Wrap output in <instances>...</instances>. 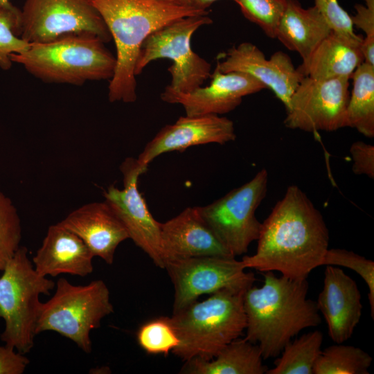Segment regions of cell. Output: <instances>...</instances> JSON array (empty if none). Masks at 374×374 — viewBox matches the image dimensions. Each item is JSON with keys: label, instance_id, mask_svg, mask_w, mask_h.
<instances>
[{"label": "cell", "instance_id": "obj_32", "mask_svg": "<svg viewBox=\"0 0 374 374\" xmlns=\"http://www.w3.org/2000/svg\"><path fill=\"white\" fill-rule=\"evenodd\" d=\"M314 6L333 33L348 43L360 47L363 37L355 33L351 17L339 5L338 0H314Z\"/></svg>", "mask_w": 374, "mask_h": 374}, {"label": "cell", "instance_id": "obj_33", "mask_svg": "<svg viewBox=\"0 0 374 374\" xmlns=\"http://www.w3.org/2000/svg\"><path fill=\"white\" fill-rule=\"evenodd\" d=\"M353 172L374 178V146L364 141L354 142L350 148Z\"/></svg>", "mask_w": 374, "mask_h": 374}, {"label": "cell", "instance_id": "obj_3", "mask_svg": "<svg viewBox=\"0 0 374 374\" xmlns=\"http://www.w3.org/2000/svg\"><path fill=\"white\" fill-rule=\"evenodd\" d=\"M90 1L103 18L116 45V68L108 87V99L111 103L136 101L135 65L141 45L148 36L179 18L208 14L206 10L154 0Z\"/></svg>", "mask_w": 374, "mask_h": 374}, {"label": "cell", "instance_id": "obj_22", "mask_svg": "<svg viewBox=\"0 0 374 374\" xmlns=\"http://www.w3.org/2000/svg\"><path fill=\"white\" fill-rule=\"evenodd\" d=\"M364 61L360 47L332 32L297 69L304 76L315 80L350 79L354 71Z\"/></svg>", "mask_w": 374, "mask_h": 374}, {"label": "cell", "instance_id": "obj_10", "mask_svg": "<svg viewBox=\"0 0 374 374\" xmlns=\"http://www.w3.org/2000/svg\"><path fill=\"white\" fill-rule=\"evenodd\" d=\"M20 10L19 37L29 44L82 33L95 35L105 43L112 39L90 0H26Z\"/></svg>", "mask_w": 374, "mask_h": 374}, {"label": "cell", "instance_id": "obj_20", "mask_svg": "<svg viewBox=\"0 0 374 374\" xmlns=\"http://www.w3.org/2000/svg\"><path fill=\"white\" fill-rule=\"evenodd\" d=\"M93 255L84 242L60 222L48 227L32 262L41 276L85 277L93 271Z\"/></svg>", "mask_w": 374, "mask_h": 374}, {"label": "cell", "instance_id": "obj_11", "mask_svg": "<svg viewBox=\"0 0 374 374\" xmlns=\"http://www.w3.org/2000/svg\"><path fill=\"white\" fill-rule=\"evenodd\" d=\"M166 269L174 285L173 312L224 288L247 290L256 280L235 257L201 256L169 261Z\"/></svg>", "mask_w": 374, "mask_h": 374}, {"label": "cell", "instance_id": "obj_24", "mask_svg": "<svg viewBox=\"0 0 374 374\" xmlns=\"http://www.w3.org/2000/svg\"><path fill=\"white\" fill-rule=\"evenodd\" d=\"M353 88L346 111V127L374 137V65L363 62L353 73Z\"/></svg>", "mask_w": 374, "mask_h": 374}, {"label": "cell", "instance_id": "obj_28", "mask_svg": "<svg viewBox=\"0 0 374 374\" xmlns=\"http://www.w3.org/2000/svg\"><path fill=\"white\" fill-rule=\"evenodd\" d=\"M21 224L17 208L0 189V272L19 249Z\"/></svg>", "mask_w": 374, "mask_h": 374}, {"label": "cell", "instance_id": "obj_1", "mask_svg": "<svg viewBox=\"0 0 374 374\" xmlns=\"http://www.w3.org/2000/svg\"><path fill=\"white\" fill-rule=\"evenodd\" d=\"M256 251L244 256L245 269L278 271L294 280L307 279L321 266L329 231L320 211L297 186H290L262 223Z\"/></svg>", "mask_w": 374, "mask_h": 374}, {"label": "cell", "instance_id": "obj_13", "mask_svg": "<svg viewBox=\"0 0 374 374\" xmlns=\"http://www.w3.org/2000/svg\"><path fill=\"white\" fill-rule=\"evenodd\" d=\"M120 170L123 187L109 186L103 193L105 201L124 224L129 238L157 267L164 269L161 223L154 218L138 188L139 177L147 170L132 157L125 159Z\"/></svg>", "mask_w": 374, "mask_h": 374}, {"label": "cell", "instance_id": "obj_37", "mask_svg": "<svg viewBox=\"0 0 374 374\" xmlns=\"http://www.w3.org/2000/svg\"><path fill=\"white\" fill-rule=\"evenodd\" d=\"M10 3V0H0V7L6 6Z\"/></svg>", "mask_w": 374, "mask_h": 374}, {"label": "cell", "instance_id": "obj_18", "mask_svg": "<svg viewBox=\"0 0 374 374\" xmlns=\"http://www.w3.org/2000/svg\"><path fill=\"white\" fill-rule=\"evenodd\" d=\"M161 246L166 262L201 256L234 257L202 217L199 207H188L161 223Z\"/></svg>", "mask_w": 374, "mask_h": 374}, {"label": "cell", "instance_id": "obj_17", "mask_svg": "<svg viewBox=\"0 0 374 374\" xmlns=\"http://www.w3.org/2000/svg\"><path fill=\"white\" fill-rule=\"evenodd\" d=\"M361 300L356 282L338 267L326 265L323 290L316 302L335 344L344 343L353 334L362 317Z\"/></svg>", "mask_w": 374, "mask_h": 374}, {"label": "cell", "instance_id": "obj_4", "mask_svg": "<svg viewBox=\"0 0 374 374\" xmlns=\"http://www.w3.org/2000/svg\"><path fill=\"white\" fill-rule=\"evenodd\" d=\"M104 44L93 34L69 33L30 44L26 51L11 54L10 59L44 82L82 85L112 78L116 57Z\"/></svg>", "mask_w": 374, "mask_h": 374}, {"label": "cell", "instance_id": "obj_15", "mask_svg": "<svg viewBox=\"0 0 374 374\" xmlns=\"http://www.w3.org/2000/svg\"><path fill=\"white\" fill-rule=\"evenodd\" d=\"M233 122L215 114L179 117L163 127L145 146L136 161L147 170L159 155L173 151L183 152L192 146L208 143L225 144L235 139Z\"/></svg>", "mask_w": 374, "mask_h": 374}, {"label": "cell", "instance_id": "obj_27", "mask_svg": "<svg viewBox=\"0 0 374 374\" xmlns=\"http://www.w3.org/2000/svg\"><path fill=\"white\" fill-rule=\"evenodd\" d=\"M140 347L150 355H168L179 344L170 317H161L144 323L136 332Z\"/></svg>", "mask_w": 374, "mask_h": 374}, {"label": "cell", "instance_id": "obj_9", "mask_svg": "<svg viewBox=\"0 0 374 374\" xmlns=\"http://www.w3.org/2000/svg\"><path fill=\"white\" fill-rule=\"evenodd\" d=\"M267 185L268 172L262 169L242 186L199 206L205 222L234 257L246 253L258 238L262 223L256 211L267 195Z\"/></svg>", "mask_w": 374, "mask_h": 374}, {"label": "cell", "instance_id": "obj_35", "mask_svg": "<svg viewBox=\"0 0 374 374\" xmlns=\"http://www.w3.org/2000/svg\"><path fill=\"white\" fill-rule=\"evenodd\" d=\"M163 3L182 7H193V0H154Z\"/></svg>", "mask_w": 374, "mask_h": 374}, {"label": "cell", "instance_id": "obj_2", "mask_svg": "<svg viewBox=\"0 0 374 374\" xmlns=\"http://www.w3.org/2000/svg\"><path fill=\"white\" fill-rule=\"evenodd\" d=\"M308 288L307 279L266 271L261 287L252 285L244 292V338L259 346L263 359L279 356L301 330L321 323L317 302L308 298Z\"/></svg>", "mask_w": 374, "mask_h": 374}, {"label": "cell", "instance_id": "obj_26", "mask_svg": "<svg viewBox=\"0 0 374 374\" xmlns=\"http://www.w3.org/2000/svg\"><path fill=\"white\" fill-rule=\"evenodd\" d=\"M372 361L360 348L336 344L321 350L313 374H368Z\"/></svg>", "mask_w": 374, "mask_h": 374}, {"label": "cell", "instance_id": "obj_7", "mask_svg": "<svg viewBox=\"0 0 374 374\" xmlns=\"http://www.w3.org/2000/svg\"><path fill=\"white\" fill-rule=\"evenodd\" d=\"M53 296L42 303L36 334L53 331L73 341L86 353L92 350L90 332L114 312L109 290L102 280L75 285L57 280Z\"/></svg>", "mask_w": 374, "mask_h": 374}, {"label": "cell", "instance_id": "obj_23", "mask_svg": "<svg viewBox=\"0 0 374 374\" xmlns=\"http://www.w3.org/2000/svg\"><path fill=\"white\" fill-rule=\"evenodd\" d=\"M259 346L244 339H236L222 348L211 360L195 357L186 361L181 370L187 374H263L268 368L262 363Z\"/></svg>", "mask_w": 374, "mask_h": 374}, {"label": "cell", "instance_id": "obj_5", "mask_svg": "<svg viewBox=\"0 0 374 374\" xmlns=\"http://www.w3.org/2000/svg\"><path fill=\"white\" fill-rule=\"evenodd\" d=\"M246 290L224 288L203 301L197 300L173 312L170 317L179 339L172 353L184 361L211 360L246 328L243 305Z\"/></svg>", "mask_w": 374, "mask_h": 374}, {"label": "cell", "instance_id": "obj_36", "mask_svg": "<svg viewBox=\"0 0 374 374\" xmlns=\"http://www.w3.org/2000/svg\"><path fill=\"white\" fill-rule=\"evenodd\" d=\"M216 1L217 0H193V6L197 9L206 10Z\"/></svg>", "mask_w": 374, "mask_h": 374}, {"label": "cell", "instance_id": "obj_14", "mask_svg": "<svg viewBox=\"0 0 374 374\" xmlns=\"http://www.w3.org/2000/svg\"><path fill=\"white\" fill-rule=\"evenodd\" d=\"M206 87H199L188 93L174 91L168 86L161 99L170 104H179L187 116L222 115L239 106L242 98L260 91L266 87L253 76L240 72L222 73L216 67Z\"/></svg>", "mask_w": 374, "mask_h": 374}, {"label": "cell", "instance_id": "obj_8", "mask_svg": "<svg viewBox=\"0 0 374 374\" xmlns=\"http://www.w3.org/2000/svg\"><path fill=\"white\" fill-rule=\"evenodd\" d=\"M213 23L206 15L188 16L176 19L152 33L143 42L134 73L140 74L151 62L169 59L168 68L174 91L188 93L202 87L211 77V65L195 53L190 45L193 33L200 27Z\"/></svg>", "mask_w": 374, "mask_h": 374}, {"label": "cell", "instance_id": "obj_21", "mask_svg": "<svg viewBox=\"0 0 374 374\" xmlns=\"http://www.w3.org/2000/svg\"><path fill=\"white\" fill-rule=\"evenodd\" d=\"M332 30L314 6L303 8L298 0H287L276 38L305 61Z\"/></svg>", "mask_w": 374, "mask_h": 374}, {"label": "cell", "instance_id": "obj_31", "mask_svg": "<svg viewBox=\"0 0 374 374\" xmlns=\"http://www.w3.org/2000/svg\"><path fill=\"white\" fill-rule=\"evenodd\" d=\"M323 265L341 266L355 271L366 283L368 289L371 316L374 319V262L352 251L344 249H328Z\"/></svg>", "mask_w": 374, "mask_h": 374}, {"label": "cell", "instance_id": "obj_6", "mask_svg": "<svg viewBox=\"0 0 374 374\" xmlns=\"http://www.w3.org/2000/svg\"><path fill=\"white\" fill-rule=\"evenodd\" d=\"M55 283L39 275L20 247L0 276V319L5 328L0 339L6 345L26 354L34 346L42 294L49 295Z\"/></svg>", "mask_w": 374, "mask_h": 374}, {"label": "cell", "instance_id": "obj_19", "mask_svg": "<svg viewBox=\"0 0 374 374\" xmlns=\"http://www.w3.org/2000/svg\"><path fill=\"white\" fill-rule=\"evenodd\" d=\"M60 223L75 233L93 256L109 265L114 262L118 246L130 238L124 224L105 200L82 205Z\"/></svg>", "mask_w": 374, "mask_h": 374}, {"label": "cell", "instance_id": "obj_16", "mask_svg": "<svg viewBox=\"0 0 374 374\" xmlns=\"http://www.w3.org/2000/svg\"><path fill=\"white\" fill-rule=\"evenodd\" d=\"M216 68L224 73L240 72L253 76L270 89L285 109L305 77L294 67L287 54L276 51L267 59L256 45L247 42L229 48Z\"/></svg>", "mask_w": 374, "mask_h": 374}, {"label": "cell", "instance_id": "obj_12", "mask_svg": "<svg viewBox=\"0 0 374 374\" xmlns=\"http://www.w3.org/2000/svg\"><path fill=\"white\" fill-rule=\"evenodd\" d=\"M348 78L315 80L305 76L293 93L285 127L308 132H333L346 127Z\"/></svg>", "mask_w": 374, "mask_h": 374}, {"label": "cell", "instance_id": "obj_34", "mask_svg": "<svg viewBox=\"0 0 374 374\" xmlns=\"http://www.w3.org/2000/svg\"><path fill=\"white\" fill-rule=\"evenodd\" d=\"M15 348L0 346V374H22L30 363L29 359Z\"/></svg>", "mask_w": 374, "mask_h": 374}, {"label": "cell", "instance_id": "obj_25", "mask_svg": "<svg viewBox=\"0 0 374 374\" xmlns=\"http://www.w3.org/2000/svg\"><path fill=\"white\" fill-rule=\"evenodd\" d=\"M323 333L314 330L291 340L283 348L273 368L266 374H313L321 353Z\"/></svg>", "mask_w": 374, "mask_h": 374}, {"label": "cell", "instance_id": "obj_30", "mask_svg": "<svg viewBox=\"0 0 374 374\" xmlns=\"http://www.w3.org/2000/svg\"><path fill=\"white\" fill-rule=\"evenodd\" d=\"M240 8L249 21L258 26L270 38H276L280 20L287 0H232Z\"/></svg>", "mask_w": 374, "mask_h": 374}, {"label": "cell", "instance_id": "obj_29", "mask_svg": "<svg viewBox=\"0 0 374 374\" xmlns=\"http://www.w3.org/2000/svg\"><path fill=\"white\" fill-rule=\"evenodd\" d=\"M21 10L11 3L0 7V67L8 70L10 55L26 51L30 44L19 37Z\"/></svg>", "mask_w": 374, "mask_h": 374}]
</instances>
